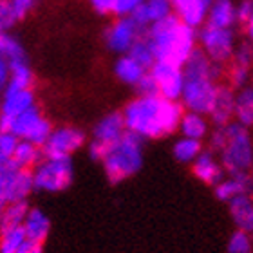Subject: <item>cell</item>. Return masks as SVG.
I'll return each mask as SVG.
<instances>
[{
    "label": "cell",
    "mask_w": 253,
    "mask_h": 253,
    "mask_svg": "<svg viewBox=\"0 0 253 253\" xmlns=\"http://www.w3.org/2000/svg\"><path fill=\"white\" fill-rule=\"evenodd\" d=\"M126 132L145 139H161L179 130L185 107L159 94H137L123 107Z\"/></svg>",
    "instance_id": "cell-1"
},
{
    "label": "cell",
    "mask_w": 253,
    "mask_h": 253,
    "mask_svg": "<svg viewBox=\"0 0 253 253\" xmlns=\"http://www.w3.org/2000/svg\"><path fill=\"white\" fill-rule=\"evenodd\" d=\"M221 67L222 65L211 62L199 47L192 53V56L183 65L185 87L181 94V103L185 111L201 112L208 116L221 85L219 84L222 74Z\"/></svg>",
    "instance_id": "cell-2"
},
{
    "label": "cell",
    "mask_w": 253,
    "mask_h": 253,
    "mask_svg": "<svg viewBox=\"0 0 253 253\" xmlns=\"http://www.w3.org/2000/svg\"><path fill=\"white\" fill-rule=\"evenodd\" d=\"M147 40L152 45L156 62L185 65L197 49V29L186 26L175 15L167 16L147 27Z\"/></svg>",
    "instance_id": "cell-3"
},
{
    "label": "cell",
    "mask_w": 253,
    "mask_h": 253,
    "mask_svg": "<svg viewBox=\"0 0 253 253\" xmlns=\"http://www.w3.org/2000/svg\"><path fill=\"white\" fill-rule=\"evenodd\" d=\"M208 148L219 156L226 174L252 172L253 132L248 126L232 122L226 126H213L208 134Z\"/></svg>",
    "instance_id": "cell-4"
},
{
    "label": "cell",
    "mask_w": 253,
    "mask_h": 253,
    "mask_svg": "<svg viewBox=\"0 0 253 253\" xmlns=\"http://www.w3.org/2000/svg\"><path fill=\"white\" fill-rule=\"evenodd\" d=\"M101 167L111 185L130 179L143 167V139L125 132L118 141L109 145Z\"/></svg>",
    "instance_id": "cell-5"
},
{
    "label": "cell",
    "mask_w": 253,
    "mask_h": 253,
    "mask_svg": "<svg viewBox=\"0 0 253 253\" xmlns=\"http://www.w3.org/2000/svg\"><path fill=\"white\" fill-rule=\"evenodd\" d=\"M74 177V167L71 158H45L33 169L35 190L56 194L71 186Z\"/></svg>",
    "instance_id": "cell-6"
},
{
    "label": "cell",
    "mask_w": 253,
    "mask_h": 253,
    "mask_svg": "<svg viewBox=\"0 0 253 253\" xmlns=\"http://www.w3.org/2000/svg\"><path fill=\"white\" fill-rule=\"evenodd\" d=\"M197 43L203 53L211 60V62L224 65L230 63L235 49H237V40L232 27H215L210 24H205L197 31Z\"/></svg>",
    "instance_id": "cell-7"
},
{
    "label": "cell",
    "mask_w": 253,
    "mask_h": 253,
    "mask_svg": "<svg viewBox=\"0 0 253 253\" xmlns=\"http://www.w3.org/2000/svg\"><path fill=\"white\" fill-rule=\"evenodd\" d=\"M53 123L49 122L38 105L26 111L24 114L16 116L9 126V132L15 134L22 141H31L38 147H43V143L47 141L49 134L53 132Z\"/></svg>",
    "instance_id": "cell-8"
},
{
    "label": "cell",
    "mask_w": 253,
    "mask_h": 253,
    "mask_svg": "<svg viewBox=\"0 0 253 253\" xmlns=\"http://www.w3.org/2000/svg\"><path fill=\"white\" fill-rule=\"evenodd\" d=\"M85 145V132L78 126L60 125L54 126L43 143L42 152L45 158H71Z\"/></svg>",
    "instance_id": "cell-9"
},
{
    "label": "cell",
    "mask_w": 253,
    "mask_h": 253,
    "mask_svg": "<svg viewBox=\"0 0 253 253\" xmlns=\"http://www.w3.org/2000/svg\"><path fill=\"white\" fill-rule=\"evenodd\" d=\"M37 105V96L33 87H15L9 85L0 96V130H7L16 116Z\"/></svg>",
    "instance_id": "cell-10"
},
{
    "label": "cell",
    "mask_w": 253,
    "mask_h": 253,
    "mask_svg": "<svg viewBox=\"0 0 253 253\" xmlns=\"http://www.w3.org/2000/svg\"><path fill=\"white\" fill-rule=\"evenodd\" d=\"M148 73L152 76L159 96H163L167 100L181 101L183 87H185L183 65L170 62H156L152 67L148 69Z\"/></svg>",
    "instance_id": "cell-11"
},
{
    "label": "cell",
    "mask_w": 253,
    "mask_h": 253,
    "mask_svg": "<svg viewBox=\"0 0 253 253\" xmlns=\"http://www.w3.org/2000/svg\"><path fill=\"white\" fill-rule=\"evenodd\" d=\"M141 27L130 16H118L105 31V43L112 53L126 54L130 47L141 38Z\"/></svg>",
    "instance_id": "cell-12"
},
{
    "label": "cell",
    "mask_w": 253,
    "mask_h": 253,
    "mask_svg": "<svg viewBox=\"0 0 253 253\" xmlns=\"http://www.w3.org/2000/svg\"><path fill=\"white\" fill-rule=\"evenodd\" d=\"M252 67H253V47L250 45V42L241 43V45H237L232 60H230V67H228V73H226L228 85L233 87L235 90L250 85L253 76Z\"/></svg>",
    "instance_id": "cell-13"
},
{
    "label": "cell",
    "mask_w": 253,
    "mask_h": 253,
    "mask_svg": "<svg viewBox=\"0 0 253 253\" xmlns=\"http://www.w3.org/2000/svg\"><path fill=\"white\" fill-rule=\"evenodd\" d=\"M213 194L222 203H230L237 195H253V174L241 172V174H226L215 186Z\"/></svg>",
    "instance_id": "cell-14"
},
{
    "label": "cell",
    "mask_w": 253,
    "mask_h": 253,
    "mask_svg": "<svg viewBox=\"0 0 253 253\" xmlns=\"http://www.w3.org/2000/svg\"><path fill=\"white\" fill-rule=\"evenodd\" d=\"M190 167H192V174L195 179H199L203 185L208 186H215L226 175L221 161H219V156L215 152H211L210 148L203 150Z\"/></svg>",
    "instance_id": "cell-15"
},
{
    "label": "cell",
    "mask_w": 253,
    "mask_h": 253,
    "mask_svg": "<svg viewBox=\"0 0 253 253\" xmlns=\"http://www.w3.org/2000/svg\"><path fill=\"white\" fill-rule=\"evenodd\" d=\"M235 92L237 90L228 84L219 85L213 105L208 112V118L213 126H226L235 120Z\"/></svg>",
    "instance_id": "cell-16"
},
{
    "label": "cell",
    "mask_w": 253,
    "mask_h": 253,
    "mask_svg": "<svg viewBox=\"0 0 253 253\" xmlns=\"http://www.w3.org/2000/svg\"><path fill=\"white\" fill-rule=\"evenodd\" d=\"M174 15V5L172 0H145L139 7L130 15V18L141 27L143 31H147V27L159 20H165L167 16Z\"/></svg>",
    "instance_id": "cell-17"
},
{
    "label": "cell",
    "mask_w": 253,
    "mask_h": 253,
    "mask_svg": "<svg viewBox=\"0 0 253 253\" xmlns=\"http://www.w3.org/2000/svg\"><path fill=\"white\" fill-rule=\"evenodd\" d=\"M126 132L125 120L122 112H109L105 116H101L96 122L92 128V139L103 143V145H112Z\"/></svg>",
    "instance_id": "cell-18"
},
{
    "label": "cell",
    "mask_w": 253,
    "mask_h": 253,
    "mask_svg": "<svg viewBox=\"0 0 253 253\" xmlns=\"http://www.w3.org/2000/svg\"><path fill=\"white\" fill-rule=\"evenodd\" d=\"M24 232H26L27 243L43 246L51 232V221L40 208H29L24 221Z\"/></svg>",
    "instance_id": "cell-19"
},
{
    "label": "cell",
    "mask_w": 253,
    "mask_h": 253,
    "mask_svg": "<svg viewBox=\"0 0 253 253\" xmlns=\"http://www.w3.org/2000/svg\"><path fill=\"white\" fill-rule=\"evenodd\" d=\"M228 211L237 230L253 235V195H237L228 203Z\"/></svg>",
    "instance_id": "cell-20"
},
{
    "label": "cell",
    "mask_w": 253,
    "mask_h": 253,
    "mask_svg": "<svg viewBox=\"0 0 253 253\" xmlns=\"http://www.w3.org/2000/svg\"><path fill=\"white\" fill-rule=\"evenodd\" d=\"M177 132L185 137H192V139L205 141L206 137H208V134L211 132V122L206 114L185 111V114H183V118H181L179 130Z\"/></svg>",
    "instance_id": "cell-21"
},
{
    "label": "cell",
    "mask_w": 253,
    "mask_h": 253,
    "mask_svg": "<svg viewBox=\"0 0 253 253\" xmlns=\"http://www.w3.org/2000/svg\"><path fill=\"white\" fill-rule=\"evenodd\" d=\"M206 24L233 29V26L237 24V4L233 0H213L208 9Z\"/></svg>",
    "instance_id": "cell-22"
},
{
    "label": "cell",
    "mask_w": 253,
    "mask_h": 253,
    "mask_svg": "<svg viewBox=\"0 0 253 253\" xmlns=\"http://www.w3.org/2000/svg\"><path fill=\"white\" fill-rule=\"evenodd\" d=\"M147 73L148 69L145 65H141L139 62H136L130 54H122L116 60V63H114V74H116V78L122 84L130 85V87H136Z\"/></svg>",
    "instance_id": "cell-23"
},
{
    "label": "cell",
    "mask_w": 253,
    "mask_h": 253,
    "mask_svg": "<svg viewBox=\"0 0 253 253\" xmlns=\"http://www.w3.org/2000/svg\"><path fill=\"white\" fill-rule=\"evenodd\" d=\"M42 159H43L42 147H38V145H35L31 141H22V139H18L15 154H13V165L15 167L33 170Z\"/></svg>",
    "instance_id": "cell-24"
},
{
    "label": "cell",
    "mask_w": 253,
    "mask_h": 253,
    "mask_svg": "<svg viewBox=\"0 0 253 253\" xmlns=\"http://www.w3.org/2000/svg\"><path fill=\"white\" fill-rule=\"evenodd\" d=\"M243 126L253 128V89L246 85L235 92V120Z\"/></svg>",
    "instance_id": "cell-25"
},
{
    "label": "cell",
    "mask_w": 253,
    "mask_h": 253,
    "mask_svg": "<svg viewBox=\"0 0 253 253\" xmlns=\"http://www.w3.org/2000/svg\"><path fill=\"white\" fill-rule=\"evenodd\" d=\"M203 150H205L203 141L185 136H179L172 145V156L175 158V161H179L183 165H192Z\"/></svg>",
    "instance_id": "cell-26"
},
{
    "label": "cell",
    "mask_w": 253,
    "mask_h": 253,
    "mask_svg": "<svg viewBox=\"0 0 253 253\" xmlns=\"http://www.w3.org/2000/svg\"><path fill=\"white\" fill-rule=\"evenodd\" d=\"M29 211L27 201H18V203H9L4 210L0 211V230L5 228L24 226V221Z\"/></svg>",
    "instance_id": "cell-27"
},
{
    "label": "cell",
    "mask_w": 253,
    "mask_h": 253,
    "mask_svg": "<svg viewBox=\"0 0 253 253\" xmlns=\"http://www.w3.org/2000/svg\"><path fill=\"white\" fill-rule=\"evenodd\" d=\"M27 244L24 226L0 230V253H18Z\"/></svg>",
    "instance_id": "cell-28"
},
{
    "label": "cell",
    "mask_w": 253,
    "mask_h": 253,
    "mask_svg": "<svg viewBox=\"0 0 253 253\" xmlns=\"http://www.w3.org/2000/svg\"><path fill=\"white\" fill-rule=\"evenodd\" d=\"M11 69V82L9 85H15V87H33V82H35V74H33V69L26 58H18L9 62Z\"/></svg>",
    "instance_id": "cell-29"
},
{
    "label": "cell",
    "mask_w": 253,
    "mask_h": 253,
    "mask_svg": "<svg viewBox=\"0 0 253 253\" xmlns=\"http://www.w3.org/2000/svg\"><path fill=\"white\" fill-rule=\"evenodd\" d=\"M0 58H5L7 62L26 58L22 43L15 37H11L9 31H0Z\"/></svg>",
    "instance_id": "cell-30"
},
{
    "label": "cell",
    "mask_w": 253,
    "mask_h": 253,
    "mask_svg": "<svg viewBox=\"0 0 253 253\" xmlns=\"http://www.w3.org/2000/svg\"><path fill=\"white\" fill-rule=\"evenodd\" d=\"M126 54H130L132 58L136 60V62H139L141 65H145L147 69H150L154 63H156V56H154L152 45H150V42L147 40V37L139 38Z\"/></svg>",
    "instance_id": "cell-31"
},
{
    "label": "cell",
    "mask_w": 253,
    "mask_h": 253,
    "mask_svg": "<svg viewBox=\"0 0 253 253\" xmlns=\"http://www.w3.org/2000/svg\"><path fill=\"white\" fill-rule=\"evenodd\" d=\"M16 167L13 163L0 167V211L11 203V186L15 177Z\"/></svg>",
    "instance_id": "cell-32"
},
{
    "label": "cell",
    "mask_w": 253,
    "mask_h": 253,
    "mask_svg": "<svg viewBox=\"0 0 253 253\" xmlns=\"http://www.w3.org/2000/svg\"><path fill=\"white\" fill-rule=\"evenodd\" d=\"M226 250L228 253H253V235L235 228V232L228 239Z\"/></svg>",
    "instance_id": "cell-33"
},
{
    "label": "cell",
    "mask_w": 253,
    "mask_h": 253,
    "mask_svg": "<svg viewBox=\"0 0 253 253\" xmlns=\"http://www.w3.org/2000/svg\"><path fill=\"white\" fill-rule=\"evenodd\" d=\"M18 137L7 130H0V167L13 163V154H15Z\"/></svg>",
    "instance_id": "cell-34"
},
{
    "label": "cell",
    "mask_w": 253,
    "mask_h": 253,
    "mask_svg": "<svg viewBox=\"0 0 253 253\" xmlns=\"http://www.w3.org/2000/svg\"><path fill=\"white\" fill-rule=\"evenodd\" d=\"M18 20L20 16L9 0H0V31H11Z\"/></svg>",
    "instance_id": "cell-35"
},
{
    "label": "cell",
    "mask_w": 253,
    "mask_h": 253,
    "mask_svg": "<svg viewBox=\"0 0 253 253\" xmlns=\"http://www.w3.org/2000/svg\"><path fill=\"white\" fill-rule=\"evenodd\" d=\"M143 2H145V0H116L114 15L116 16H130Z\"/></svg>",
    "instance_id": "cell-36"
},
{
    "label": "cell",
    "mask_w": 253,
    "mask_h": 253,
    "mask_svg": "<svg viewBox=\"0 0 253 253\" xmlns=\"http://www.w3.org/2000/svg\"><path fill=\"white\" fill-rule=\"evenodd\" d=\"M107 148H109V145H103V143L96 141V139H90L89 145H87V152H89L92 161H100L101 163V159L105 158L107 154Z\"/></svg>",
    "instance_id": "cell-37"
},
{
    "label": "cell",
    "mask_w": 253,
    "mask_h": 253,
    "mask_svg": "<svg viewBox=\"0 0 253 253\" xmlns=\"http://www.w3.org/2000/svg\"><path fill=\"white\" fill-rule=\"evenodd\" d=\"M252 16H253V0H241L237 4V22L244 26Z\"/></svg>",
    "instance_id": "cell-38"
},
{
    "label": "cell",
    "mask_w": 253,
    "mask_h": 253,
    "mask_svg": "<svg viewBox=\"0 0 253 253\" xmlns=\"http://www.w3.org/2000/svg\"><path fill=\"white\" fill-rule=\"evenodd\" d=\"M89 4L98 15H114L116 0H89Z\"/></svg>",
    "instance_id": "cell-39"
},
{
    "label": "cell",
    "mask_w": 253,
    "mask_h": 253,
    "mask_svg": "<svg viewBox=\"0 0 253 253\" xmlns=\"http://www.w3.org/2000/svg\"><path fill=\"white\" fill-rule=\"evenodd\" d=\"M9 82H11L9 62L5 58H0V96L4 94V90L9 87Z\"/></svg>",
    "instance_id": "cell-40"
},
{
    "label": "cell",
    "mask_w": 253,
    "mask_h": 253,
    "mask_svg": "<svg viewBox=\"0 0 253 253\" xmlns=\"http://www.w3.org/2000/svg\"><path fill=\"white\" fill-rule=\"evenodd\" d=\"M136 89H137V94H158V90H156V84H154L150 73H147L145 76H143L141 82L136 85Z\"/></svg>",
    "instance_id": "cell-41"
},
{
    "label": "cell",
    "mask_w": 253,
    "mask_h": 253,
    "mask_svg": "<svg viewBox=\"0 0 253 253\" xmlns=\"http://www.w3.org/2000/svg\"><path fill=\"white\" fill-rule=\"evenodd\" d=\"M9 2L13 4V7H15V11L18 13V16H20V20H22V18L33 9V5H35L37 0H9Z\"/></svg>",
    "instance_id": "cell-42"
},
{
    "label": "cell",
    "mask_w": 253,
    "mask_h": 253,
    "mask_svg": "<svg viewBox=\"0 0 253 253\" xmlns=\"http://www.w3.org/2000/svg\"><path fill=\"white\" fill-rule=\"evenodd\" d=\"M18 253H43L42 246L40 244H33V243H27L24 248L20 250Z\"/></svg>",
    "instance_id": "cell-43"
},
{
    "label": "cell",
    "mask_w": 253,
    "mask_h": 253,
    "mask_svg": "<svg viewBox=\"0 0 253 253\" xmlns=\"http://www.w3.org/2000/svg\"><path fill=\"white\" fill-rule=\"evenodd\" d=\"M244 33H246V38H248L250 45L253 47V16L244 24Z\"/></svg>",
    "instance_id": "cell-44"
},
{
    "label": "cell",
    "mask_w": 253,
    "mask_h": 253,
    "mask_svg": "<svg viewBox=\"0 0 253 253\" xmlns=\"http://www.w3.org/2000/svg\"><path fill=\"white\" fill-rule=\"evenodd\" d=\"M250 85H252V89H253V76H252V82H250Z\"/></svg>",
    "instance_id": "cell-45"
},
{
    "label": "cell",
    "mask_w": 253,
    "mask_h": 253,
    "mask_svg": "<svg viewBox=\"0 0 253 253\" xmlns=\"http://www.w3.org/2000/svg\"><path fill=\"white\" fill-rule=\"evenodd\" d=\"M208 2H213V0H208Z\"/></svg>",
    "instance_id": "cell-46"
},
{
    "label": "cell",
    "mask_w": 253,
    "mask_h": 253,
    "mask_svg": "<svg viewBox=\"0 0 253 253\" xmlns=\"http://www.w3.org/2000/svg\"><path fill=\"white\" fill-rule=\"evenodd\" d=\"M252 174H253V169H252Z\"/></svg>",
    "instance_id": "cell-47"
}]
</instances>
